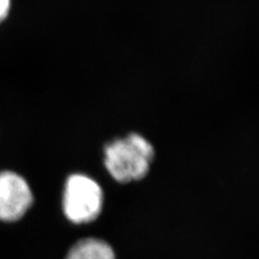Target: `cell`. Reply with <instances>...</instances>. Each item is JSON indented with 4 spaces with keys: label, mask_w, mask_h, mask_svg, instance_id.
Returning <instances> with one entry per match:
<instances>
[{
    "label": "cell",
    "mask_w": 259,
    "mask_h": 259,
    "mask_svg": "<svg viewBox=\"0 0 259 259\" xmlns=\"http://www.w3.org/2000/svg\"><path fill=\"white\" fill-rule=\"evenodd\" d=\"M103 190L92 178L81 174L68 177L65 184L64 213L74 224H88L95 221L102 212Z\"/></svg>",
    "instance_id": "7a4b0ae2"
},
{
    "label": "cell",
    "mask_w": 259,
    "mask_h": 259,
    "mask_svg": "<svg viewBox=\"0 0 259 259\" xmlns=\"http://www.w3.org/2000/svg\"><path fill=\"white\" fill-rule=\"evenodd\" d=\"M12 7V0H0V25L8 19Z\"/></svg>",
    "instance_id": "5b68a950"
},
{
    "label": "cell",
    "mask_w": 259,
    "mask_h": 259,
    "mask_svg": "<svg viewBox=\"0 0 259 259\" xmlns=\"http://www.w3.org/2000/svg\"><path fill=\"white\" fill-rule=\"evenodd\" d=\"M105 166L119 183L140 181L155 158L153 146L144 136L131 133L105 146Z\"/></svg>",
    "instance_id": "6da1fadb"
},
{
    "label": "cell",
    "mask_w": 259,
    "mask_h": 259,
    "mask_svg": "<svg viewBox=\"0 0 259 259\" xmlns=\"http://www.w3.org/2000/svg\"><path fill=\"white\" fill-rule=\"evenodd\" d=\"M65 259H116V255L108 243L89 238L77 242Z\"/></svg>",
    "instance_id": "277c9868"
},
{
    "label": "cell",
    "mask_w": 259,
    "mask_h": 259,
    "mask_svg": "<svg viewBox=\"0 0 259 259\" xmlns=\"http://www.w3.org/2000/svg\"><path fill=\"white\" fill-rule=\"evenodd\" d=\"M32 202L34 196L25 178L12 171L0 172V221H20Z\"/></svg>",
    "instance_id": "3957f363"
}]
</instances>
